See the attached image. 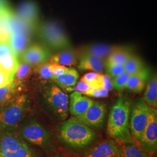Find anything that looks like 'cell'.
I'll return each mask as SVG.
<instances>
[{
    "mask_svg": "<svg viewBox=\"0 0 157 157\" xmlns=\"http://www.w3.org/2000/svg\"><path fill=\"white\" fill-rule=\"evenodd\" d=\"M30 42V36L25 34L16 33L12 34L11 38L10 41V45L12 52L17 56L21 55L25 50Z\"/></svg>",
    "mask_w": 157,
    "mask_h": 157,
    "instance_id": "obj_23",
    "label": "cell"
},
{
    "mask_svg": "<svg viewBox=\"0 0 157 157\" xmlns=\"http://www.w3.org/2000/svg\"><path fill=\"white\" fill-rule=\"evenodd\" d=\"M21 87V85L13 80L0 88V109L8 105L19 95Z\"/></svg>",
    "mask_w": 157,
    "mask_h": 157,
    "instance_id": "obj_22",
    "label": "cell"
},
{
    "mask_svg": "<svg viewBox=\"0 0 157 157\" xmlns=\"http://www.w3.org/2000/svg\"><path fill=\"white\" fill-rule=\"evenodd\" d=\"M0 157H2V156H1V155H0Z\"/></svg>",
    "mask_w": 157,
    "mask_h": 157,
    "instance_id": "obj_40",
    "label": "cell"
},
{
    "mask_svg": "<svg viewBox=\"0 0 157 157\" xmlns=\"http://www.w3.org/2000/svg\"><path fill=\"white\" fill-rule=\"evenodd\" d=\"M131 104L128 98L119 95L111 109L107 124V134L123 143L131 137L129 130V120Z\"/></svg>",
    "mask_w": 157,
    "mask_h": 157,
    "instance_id": "obj_1",
    "label": "cell"
},
{
    "mask_svg": "<svg viewBox=\"0 0 157 157\" xmlns=\"http://www.w3.org/2000/svg\"><path fill=\"white\" fill-rule=\"evenodd\" d=\"M130 76V75L127 72H124L117 77L114 78L113 80H112V88L115 90L124 89V88L126 87Z\"/></svg>",
    "mask_w": 157,
    "mask_h": 157,
    "instance_id": "obj_31",
    "label": "cell"
},
{
    "mask_svg": "<svg viewBox=\"0 0 157 157\" xmlns=\"http://www.w3.org/2000/svg\"><path fill=\"white\" fill-rule=\"evenodd\" d=\"M79 75L78 71L74 68H70L67 73L53 78L56 85L61 89L67 92L72 91L73 87L77 84Z\"/></svg>",
    "mask_w": 157,
    "mask_h": 157,
    "instance_id": "obj_19",
    "label": "cell"
},
{
    "mask_svg": "<svg viewBox=\"0 0 157 157\" xmlns=\"http://www.w3.org/2000/svg\"><path fill=\"white\" fill-rule=\"evenodd\" d=\"M101 87L107 91H110L112 89V80L108 75H102Z\"/></svg>",
    "mask_w": 157,
    "mask_h": 157,
    "instance_id": "obj_37",
    "label": "cell"
},
{
    "mask_svg": "<svg viewBox=\"0 0 157 157\" xmlns=\"http://www.w3.org/2000/svg\"><path fill=\"white\" fill-rule=\"evenodd\" d=\"M102 75V74L101 73H97L94 72H89L84 75L82 78H80V80L90 84L95 88H101Z\"/></svg>",
    "mask_w": 157,
    "mask_h": 157,
    "instance_id": "obj_29",
    "label": "cell"
},
{
    "mask_svg": "<svg viewBox=\"0 0 157 157\" xmlns=\"http://www.w3.org/2000/svg\"><path fill=\"white\" fill-rule=\"evenodd\" d=\"M149 77L150 71L145 67L140 72L130 76L125 88L134 93H140L144 89Z\"/></svg>",
    "mask_w": 157,
    "mask_h": 157,
    "instance_id": "obj_18",
    "label": "cell"
},
{
    "mask_svg": "<svg viewBox=\"0 0 157 157\" xmlns=\"http://www.w3.org/2000/svg\"><path fill=\"white\" fill-rule=\"evenodd\" d=\"M143 100L150 107L157 109V78L154 75L148 80Z\"/></svg>",
    "mask_w": 157,
    "mask_h": 157,
    "instance_id": "obj_24",
    "label": "cell"
},
{
    "mask_svg": "<svg viewBox=\"0 0 157 157\" xmlns=\"http://www.w3.org/2000/svg\"><path fill=\"white\" fill-rule=\"evenodd\" d=\"M0 155L4 157H34L29 146L12 129L0 132Z\"/></svg>",
    "mask_w": 157,
    "mask_h": 157,
    "instance_id": "obj_4",
    "label": "cell"
},
{
    "mask_svg": "<svg viewBox=\"0 0 157 157\" xmlns=\"http://www.w3.org/2000/svg\"><path fill=\"white\" fill-rule=\"evenodd\" d=\"M13 80V77L8 74L0 67V88L10 83Z\"/></svg>",
    "mask_w": 157,
    "mask_h": 157,
    "instance_id": "obj_35",
    "label": "cell"
},
{
    "mask_svg": "<svg viewBox=\"0 0 157 157\" xmlns=\"http://www.w3.org/2000/svg\"><path fill=\"white\" fill-rule=\"evenodd\" d=\"M8 6L7 0H0V9Z\"/></svg>",
    "mask_w": 157,
    "mask_h": 157,
    "instance_id": "obj_39",
    "label": "cell"
},
{
    "mask_svg": "<svg viewBox=\"0 0 157 157\" xmlns=\"http://www.w3.org/2000/svg\"><path fill=\"white\" fill-rule=\"evenodd\" d=\"M132 54L130 49L128 47L120 46L108 57L105 61L124 65Z\"/></svg>",
    "mask_w": 157,
    "mask_h": 157,
    "instance_id": "obj_26",
    "label": "cell"
},
{
    "mask_svg": "<svg viewBox=\"0 0 157 157\" xmlns=\"http://www.w3.org/2000/svg\"><path fill=\"white\" fill-rule=\"evenodd\" d=\"M19 134L25 140L41 147L47 146L50 142V136L46 129L39 124L32 122L22 126Z\"/></svg>",
    "mask_w": 157,
    "mask_h": 157,
    "instance_id": "obj_8",
    "label": "cell"
},
{
    "mask_svg": "<svg viewBox=\"0 0 157 157\" xmlns=\"http://www.w3.org/2000/svg\"><path fill=\"white\" fill-rule=\"evenodd\" d=\"M17 56L13 52L2 57L0 59V67L14 78L19 62Z\"/></svg>",
    "mask_w": 157,
    "mask_h": 157,
    "instance_id": "obj_25",
    "label": "cell"
},
{
    "mask_svg": "<svg viewBox=\"0 0 157 157\" xmlns=\"http://www.w3.org/2000/svg\"><path fill=\"white\" fill-rule=\"evenodd\" d=\"M40 39L52 49L64 50L71 48V43L61 26L54 21L41 23L37 27Z\"/></svg>",
    "mask_w": 157,
    "mask_h": 157,
    "instance_id": "obj_3",
    "label": "cell"
},
{
    "mask_svg": "<svg viewBox=\"0 0 157 157\" xmlns=\"http://www.w3.org/2000/svg\"><path fill=\"white\" fill-rule=\"evenodd\" d=\"M30 72V67L29 64L24 62L19 63L17 71L14 75L13 80L17 83L21 85L23 81L28 77Z\"/></svg>",
    "mask_w": 157,
    "mask_h": 157,
    "instance_id": "obj_28",
    "label": "cell"
},
{
    "mask_svg": "<svg viewBox=\"0 0 157 157\" xmlns=\"http://www.w3.org/2000/svg\"><path fill=\"white\" fill-rule=\"evenodd\" d=\"M107 113L105 104L94 102L83 114L76 118L87 126L98 128L102 126Z\"/></svg>",
    "mask_w": 157,
    "mask_h": 157,
    "instance_id": "obj_10",
    "label": "cell"
},
{
    "mask_svg": "<svg viewBox=\"0 0 157 157\" xmlns=\"http://www.w3.org/2000/svg\"><path fill=\"white\" fill-rule=\"evenodd\" d=\"M45 98L51 110L58 118L65 119L69 111L68 96L56 84H52L45 91Z\"/></svg>",
    "mask_w": 157,
    "mask_h": 157,
    "instance_id": "obj_6",
    "label": "cell"
},
{
    "mask_svg": "<svg viewBox=\"0 0 157 157\" xmlns=\"http://www.w3.org/2000/svg\"><path fill=\"white\" fill-rule=\"evenodd\" d=\"M50 63H57L63 66H74L78 63V52L71 48L64 50L61 52L51 56L49 59Z\"/></svg>",
    "mask_w": 157,
    "mask_h": 157,
    "instance_id": "obj_21",
    "label": "cell"
},
{
    "mask_svg": "<svg viewBox=\"0 0 157 157\" xmlns=\"http://www.w3.org/2000/svg\"><path fill=\"white\" fill-rule=\"evenodd\" d=\"M27 103V97L19 94L8 105L1 109L0 132L13 129L21 121Z\"/></svg>",
    "mask_w": 157,
    "mask_h": 157,
    "instance_id": "obj_5",
    "label": "cell"
},
{
    "mask_svg": "<svg viewBox=\"0 0 157 157\" xmlns=\"http://www.w3.org/2000/svg\"><path fill=\"white\" fill-rule=\"evenodd\" d=\"M145 67L142 60L139 56L132 54L127 61L124 63V72L130 75L140 72Z\"/></svg>",
    "mask_w": 157,
    "mask_h": 157,
    "instance_id": "obj_27",
    "label": "cell"
},
{
    "mask_svg": "<svg viewBox=\"0 0 157 157\" xmlns=\"http://www.w3.org/2000/svg\"></svg>",
    "mask_w": 157,
    "mask_h": 157,
    "instance_id": "obj_41",
    "label": "cell"
},
{
    "mask_svg": "<svg viewBox=\"0 0 157 157\" xmlns=\"http://www.w3.org/2000/svg\"><path fill=\"white\" fill-rule=\"evenodd\" d=\"M122 146L116 140H105L96 144L86 152L84 157H122Z\"/></svg>",
    "mask_w": 157,
    "mask_h": 157,
    "instance_id": "obj_11",
    "label": "cell"
},
{
    "mask_svg": "<svg viewBox=\"0 0 157 157\" xmlns=\"http://www.w3.org/2000/svg\"><path fill=\"white\" fill-rule=\"evenodd\" d=\"M10 45L6 44H0V59L12 53Z\"/></svg>",
    "mask_w": 157,
    "mask_h": 157,
    "instance_id": "obj_38",
    "label": "cell"
},
{
    "mask_svg": "<svg viewBox=\"0 0 157 157\" xmlns=\"http://www.w3.org/2000/svg\"><path fill=\"white\" fill-rule=\"evenodd\" d=\"M142 144L147 151H156L157 147V109L149 107L147 124L144 129L142 139Z\"/></svg>",
    "mask_w": 157,
    "mask_h": 157,
    "instance_id": "obj_9",
    "label": "cell"
},
{
    "mask_svg": "<svg viewBox=\"0 0 157 157\" xmlns=\"http://www.w3.org/2000/svg\"><path fill=\"white\" fill-rule=\"evenodd\" d=\"M38 68V72L39 73L41 77L43 78H53V74L50 68V63H44L43 64H40Z\"/></svg>",
    "mask_w": 157,
    "mask_h": 157,
    "instance_id": "obj_33",
    "label": "cell"
},
{
    "mask_svg": "<svg viewBox=\"0 0 157 157\" xmlns=\"http://www.w3.org/2000/svg\"><path fill=\"white\" fill-rule=\"evenodd\" d=\"M149 106L143 98L136 101L132 107L130 122V129L132 136L141 140L147 124Z\"/></svg>",
    "mask_w": 157,
    "mask_h": 157,
    "instance_id": "obj_7",
    "label": "cell"
},
{
    "mask_svg": "<svg viewBox=\"0 0 157 157\" xmlns=\"http://www.w3.org/2000/svg\"><path fill=\"white\" fill-rule=\"evenodd\" d=\"M93 88H95V87H93L91 85L85 82L84 81L80 80L78 83H77V84H76V86L73 87L72 91H76L82 93V94L86 95L87 94L89 93Z\"/></svg>",
    "mask_w": 157,
    "mask_h": 157,
    "instance_id": "obj_32",
    "label": "cell"
},
{
    "mask_svg": "<svg viewBox=\"0 0 157 157\" xmlns=\"http://www.w3.org/2000/svg\"><path fill=\"white\" fill-rule=\"evenodd\" d=\"M50 65L51 69L53 74L52 79L58 76H60L64 73H67L71 68V67H67L66 66H63L57 63H50Z\"/></svg>",
    "mask_w": 157,
    "mask_h": 157,
    "instance_id": "obj_34",
    "label": "cell"
},
{
    "mask_svg": "<svg viewBox=\"0 0 157 157\" xmlns=\"http://www.w3.org/2000/svg\"><path fill=\"white\" fill-rule=\"evenodd\" d=\"M78 69L82 71H91L102 73L105 69V61L90 54H78Z\"/></svg>",
    "mask_w": 157,
    "mask_h": 157,
    "instance_id": "obj_15",
    "label": "cell"
},
{
    "mask_svg": "<svg viewBox=\"0 0 157 157\" xmlns=\"http://www.w3.org/2000/svg\"><path fill=\"white\" fill-rule=\"evenodd\" d=\"M105 69L108 75L113 78L124 72V65L123 64L113 63L107 61H105Z\"/></svg>",
    "mask_w": 157,
    "mask_h": 157,
    "instance_id": "obj_30",
    "label": "cell"
},
{
    "mask_svg": "<svg viewBox=\"0 0 157 157\" xmlns=\"http://www.w3.org/2000/svg\"><path fill=\"white\" fill-rule=\"evenodd\" d=\"M122 146V157H148L147 150L140 140L133 136Z\"/></svg>",
    "mask_w": 157,
    "mask_h": 157,
    "instance_id": "obj_16",
    "label": "cell"
},
{
    "mask_svg": "<svg viewBox=\"0 0 157 157\" xmlns=\"http://www.w3.org/2000/svg\"><path fill=\"white\" fill-rule=\"evenodd\" d=\"M120 46L118 45H108L104 44H93L86 46L78 52V54H87L97 56L104 61L107 59L114 51L118 49Z\"/></svg>",
    "mask_w": 157,
    "mask_h": 157,
    "instance_id": "obj_17",
    "label": "cell"
},
{
    "mask_svg": "<svg viewBox=\"0 0 157 157\" xmlns=\"http://www.w3.org/2000/svg\"><path fill=\"white\" fill-rule=\"evenodd\" d=\"M94 102L87 96L78 91H74L71 95L69 103V111L76 117L83 114Z\"/></svg>",
    "mask_w": 157,
    "mask_h": 157,
    "instance_id": "obj_14",
    "label": "cell"
},
{
    "mask_svg": "<svg viewBox=\"0 0 157 157\" xmlns=\"http://www.w3.org/2000/svg\"><path fill=\"white\" fill-rule=\"evenodd\" d=\"M61 139L75 148H83L94 140L96 133L76 117L64 122L59 129Z\"/></svg>",
    "mask_w": 157,
    "mask_h": 157,
    "instance_id": "obj_2",
    "label": "cell"
},
{
    "mask_svg": "<svg viewBox=\"0 0 157 157\" xmlns=\"http://www.w3.org/2000/svg\"><path fill=\"white\" fill-rule=\"evenodd\" d=\"M51 56L50 50L44 45L38 44L29 47L21 54L23 62L29 65L44 63L49 61Z\"/></svg>",
    "mask_w": 157,
    "mask_h": 157,
    "instance_id": "obj_12",
    "label": "cell"
},
{
    "mask_svg": "<svg viewBox=\"0 0 157 157\" xmlns=\"http://www.w3.org/2000/svg\"><path fill=\"white\" fill-rule=\"evenodd\" d=\"M86 95L95 98L107 97L108 95V91L102 88H93Z\"/></svg>",
    "mask_w": 157,
    "mask_h": 157,
    "instance_id": "obj_36",
    "label": "cell"
},
{
    "mask_svg": "<svg viewBox=\"0 0 157 157\" xmlns=\"http://www.w3.org/2000/svg\"><path fill=\"white\" fill-rule=\"evenodd\" d=\"M8 22L12 34L20 33L30 36L34 30L36 29L28 23L23 21L22 19L17 17L15 12L11 10L8 15Z\"/></svg>",
    "mask_w": 157,
    "mask_h": 157,
    "instance_id": "obj_20",
    "label": "cell"
},
{
    "mask_svg": "<svg viewBox=\"0 0 157 157\" xmlns=\"http://www.w3.org/2000/svg\"><path fill=\"white\" fill-rule=\"evenodd\" d=\"M15 13L17 17L34 28H37L39 20V8L33 1H26L19 6Z\"/></svg>",
    "mask_w": 157,
    "mask_h": 157,
    "instance_id": "obj_13",
    "label": "cell"
}]
</instances>
